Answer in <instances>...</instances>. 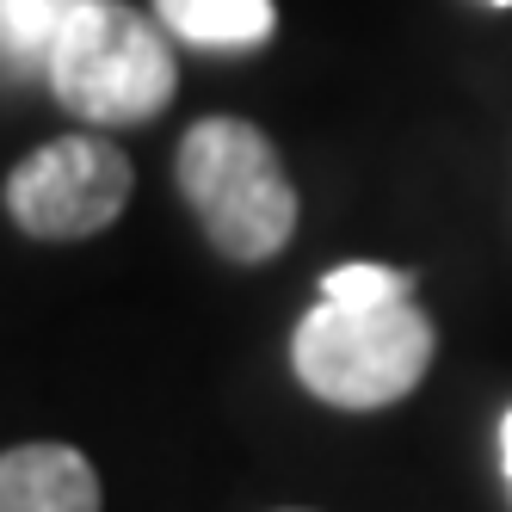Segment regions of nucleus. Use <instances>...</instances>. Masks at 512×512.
<instances>
[{"label": "nucleus", "mask_w": 512, "mask_h": 512, "mask_svg": "<svg viewBox=\"0 0 512 512\" xmlns=\"http://www.w3.org/2000/svg\"><path fill=\"white\" fill-rule=\"evenodd\" d=\"M488 7H512V0H488Z\"/></svg>", "instance_id": "nucleus-10"}, {"label": "nucleus", "mask_w": 512, "mask_h": 512, "mask_svg": "<svg viewBox=\"0 0 512 512\" xmlns=\"http://www.w3.org/2000/svg\"><path fill=\"white\" fill-rule=\"evenodd\" d=\"M161 25L198 50H260L278 31L272 0H155Z\"/></svg>", "instance_id": "nucleus-6"}, {"label": "nucleus", "mask_w": 512, "mask_h": 512, "mask_svg": "<svg viewBox=\"0 0 512 512\" xmlns=\"http://www.w3.org/2000/svg\"><path fill=\"white\" fill-rule=\"evenodd\" d=\"M0 512H99V475L75 445H13L0 457Z\"/></svg>", "instance_id": "nucleus-5"}, {"label": "nucleus", "mask_w": 512, "mask_h": 512, "mask_svg": "<svg viewBox=\"0 0 512 512\" xmlns=\"http://www.w3.org/2000/svg\"><path fill=\"white\" fill-rule=\"evenodd\" d=\"M500 463H506V482H512V408L500 420Z\"/></svg>", "instance_id": "nucleus-9"}, {"label": "nucleus", "mask_w": 512, "mask_h": 512, "mask_svg": "<svg viewBox=\"0 0 512 512\" xmlns=\"http://www.w3.org/2000/svg\"><path fill=\"white\" fill-rule=\"evenodd\" d=\"M130 186L136 173L105 136H62L7 173V216L31 241H87L124 216Z\"/></svg>", "instance_id": "nucleus-4"}, {"label": "nucleus", "mask_w": 512, "mask_h": 512, "mask_svg": "<svg viewBox=\"0 0 512 512\" xmlns=\"http://www.w3.org/2000/svg\"><path fill=\"white\" fill-rule=\"evenodd\" d=\"M321 297L327 303H401V297H414V272H395V266H377V260L334 266L321 278Z\"/></svg>", "instance_id": "nucleus-8"}, {"label": "nucleus", "mask_w": 512, "mask_h": 512, "mask_svg": "<svg viewBox=\"0 0 512 512\" xmlns=\"http://www.w3.org/2000/svg\"><path fill=\"white\" fill-rule=\"evenodd\" d=\"M50 93L99 130L149 124L179 93V62L161 19L124 7V0H81V13L68 19L56 44Z\"/></svg>", "instance_id": "nucleus-3"}, {"label": "nucleus", "mask_w": 512, "mask_h": 512, "mask_svg": "<svg viewBox=\"0 0 512 512\" xmlns=\"http://www.w3.org/2000/svg\"><path fill=\"white\" fill-rule=\"evenodd\" d=\"M432 321L414 309V297L401 303H315L297 334H290V364L309 395H321L327 408L371 414L389 401L414 395L420 377L432 371Z\"/></svg>", "instance_id": "nucleus-2"}, {"label": "nucleus", "mask_w": 512, "mask_h": 512, "mask_svg": "<svg viewBox=\"0 0 512 512\" xmlns=\"http://www.w3.org/2000/svg\"><path fill=\"white\" fill-rule=\"evenodd\" d=\"M179 192L198 210L210 247L235 266H260L297 235V192L278 167V149L247 118H204L179 142Z\"/></svg>", "instance_id": "nucleus-1"}, {"label": "nucleus", "mask_w": 512, "mask_h": 512, "mask_svg": "<svg viewBox=\"0 0 512 512\" xmlns=\"http://www.w3.org/2000/svg\"><path fill=\"white\" fill-rule=\"evenodd\" d=\"M75 13H81V0H0V50H7L13 75L50 81L56 44Z\"/></svg>", "instance_id": "nucleus-7"}]
</instances>
